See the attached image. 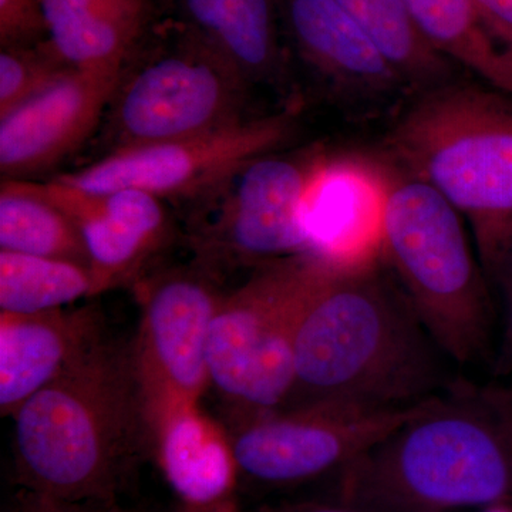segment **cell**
Masks as SVG:
<instances>
[{
	"label": "cell",
	"mask_w": 512,
	"mask_h": 512,
	"mask_svg": "<svg viewBox=\"0 0 512 512\" xmlns=\"http://www.w3.org/2000/svg\"><path fill=\"white\" fill-rule=\"evenodd\" d=\"M12 419L18 495L59 507L104 512L120 504L156 446L130 342L109 335Z\"/></svg>",
	"instance_id": "obj_1"
},
{
	"label": "cell",
	"mask_w": 512,
	"mask_h": 512,
	"mask_svg": "<svg viewBox=\"0 0 512 512\" xmlns=\"http://www.w3.org/2000/svg\"><path fill=\"white\" fill-rule=\"evenodd\" d=\"M450 365L382 261L332 266L296 330L295 382L285 406L410 409L460 383L451 379Z\"/></svg>",
	"instance_id": "obj_2"
},
{
	"label": "cell",
	"mask_w": 512,
	"mask_h": 512,
	"mask_svg": "<svg viewBox=\"0 0 512 512\" xmlns=\"http://www.w3.org/2000/svg\"><path fill=\"white\" fill-rule=\"evenodd\" d=\"M335 477L336 503L362 512L512 505V424L491 386L460 382Z\"/></svg>",
	"instance_id": "obj_3"
},
{
	"label": "cell",
	"mask_w": 512,
	"mask_h": 512,
	"mask_svg": "<svg viewBox=\"0 0 512 512\" xmlns=\"http://www.w3.org/2000/svg\"><path fill=\"white\" fill-rule=\"evenodd\" d=\"M400 170L431 185L470 225L497 282L512 255V99L494 89L427 90L389 136Z\"/></svg>",
	"instance_id": "obj_4"
},
{
	"label": "cell",
	"mask_w": 512,
	"mask_h": 512,
	"mask_svg": "<svg viewBox=\"0 0 512 512\" xmlns=\"http://www.w3.org/2000/svg\"><path fill=\"white\" fill-rule=\"evenodd\" d=\"M463 220L431 185L392 170L380 261L448 359L473 366L493 363L495 311Z\"/></svg>",
	"instance_id": "obj_5"
},
{
	"label": "cell",
	"mask_w": 512,
	"mask_h": 512,
	"mask_svg": "<svg viewBox=\"0 0 512 512\" xmlns=\"http://www.w3.org/2000/svg\"><path fill=\"white\" fill-rule=\"evenodd\" d=\"M332 266L315 254L292 256L254 269L224 293L210 330L208 375L228 421L288 403L296 330Z\"/></svg>",
	"instance_id": "obj_6"
},
{
	"label": "cell",
	"mask_w": 512,
	"mask_h": 512,
	"mask_svg": "<svg viewBox=\"0 0 512 512\" xmlns=\"http://www.w3.org/2000/svg\"><path fill=\"white\" fill-rule=\"evenodd\" d=\"M141 43L146 53L113 97L117 147L210 133L244 120L247 80L211 47L171 22Z\"/></svg>",
	"instance_id": "obj_7"
},
{
	"label": "cell",
	"mask_w": 512,
	"mask_h": 512,
	"mask_svg": "<svg viewBox=\"0 0 512 512\" xmlns=\"http://www.w3.org/2000/svg\"><path fill=\"white\" fill-rule=\"evenodd\" d=\"M136 288L141 316L131 357L157 439L165 421L200 406L210 387L208 342L225 291L195 262L143 276Z\"/></svg>",
	"instance_id": "obj_8"
},
{
	"label": "cell",
	"mask_w": 512,
	"mask_h": 512,
	"mask_svg": "<svg viewBox=\"0 0 512 512\" xmlns=\"http://www.w3.org/2000/svg\"><path fill=\"white\" fill-rule=\"evenodd\" d=\"M429 402L402 410L298 404L228 421L225 430L239 477L264 487H292L336 476Z\"/></svg>",
	"instance_id": "obj_9"
},
{
	"label": "cell",
	"mask_w": 512,
	"mask_h": 512,
	"mask_svg": "<svg viewBox=\"0 0 512 512\" xmlns=\"http://www.w3.org/2000/svg\"><path fill=\"white\" fill-rule=\"evenodd\" d=\"M318 158L268 153L239 168L218 188L220 204L192 228L195 264L218 278L224 269L311 254L302 204Z\"/></svg>",
	"instance_id": "obj_10"
},
{
	"label": "cell",
	"mask_w": 512,
	"mask_h": 512,
	"mask_svg": "<svg viewBox=\"0 0 512 512\" xmlns=\"http://www.w3.org/2000/svg\"><path fill=\"white\" fill-rule=\"evenodd\" d=\"M292 127L291 114L284 113L244 119L194 137L114 148L96 163L56 180L89 192L144 191L163 201L210 197L249 161L274 153Z\"/></svg>",
	"instance_id": "obj_11"
},
{
	"label": "cell",
	"mask_w": 512,
	"mask_h": 512,
	"mask_svg": "<svg viewBox=\"0 0 512 512\" xmlns=\"http://www.w3.org/2000/svg\"><path fill=\"white\" fill-rule=\"evenodd\" d=\"M392 170L370 158L319 157L302 204L311 254L336 268L380 262Z\"/></svg>",
	"instance_id": "obj_12"
},
{
	"label": "cell",
	"mask_w": 512,
	"mask_h": 512,
	"mask_svg": "<svg viewBox=\"0 0 512 512\" xmlns=\"http://www.w3.org/2000/svg\"><path fill=\"white\" fill-rule=\"evenodd\" d=\"M45 191L79 225L89 256L93 295L136 285L170 242L163 200L138 190L89 192L53 178Z\"/></svg>",
	"instance_id": "obj_13"
},
{
	"label": "cell",
	"mask_w": 512,
	"mask_h": 512,
	"mask_svg": "<svg viewBox=\"0 0 512 512\" xmlns=\"http://www.w3.org/2000/svg\"><path fill=\"white\" fill-rule=\"evenodd\" d=\"M123 73L67 69L0 117V171L20 180L59 163L90 136Z\"/></svg>",
	"instance_id": "obj_14"
},
{
	"label": "cell",
	"mask_w": 512,
	"mask_h": 512,
	"mask_svg": "<svg viewBox=\"0 0 512 512\" xmlns=\"http://www.w3.org/2000/svg\"><path fill=\"white\" fill-rule=\"evenodd\" d=\"M106 335L103 316L90 306L33 315L0 313L2 416L12 417Z\"/></svg>",
	"instance_id": "obj_15"
},
{
	"label": "cell",
	"mask_w": 512,
	"mask_h": 512,
	"mask_svg": "<svg viewBox=\"0 0 512 512\" xmlns=\"http://www.w3.org/2000/svg\"><path fill=\"white\" fill-rule=\"evenodd\" d=\"M282 25L313 69L350 94L387 96L407 86L336 0H278Z\"/></svg>",
	"instance_id": "obj_16"
},
{
	"label": "cell",
	"mask_w": 512,
	"mask_h": 512,
	"mask_svg": "<svg viewBox=\"0 0 512 512\" xmlns=\"http://www.w3.org/2000/svg\"><path fill=\"white\" fill-rule=\"evenodd\" d=\"M45 45L70 69L123 73L154 28L158 0H43Z\"/></svg>",
	"instance_id": "obj_17"
},
{
	"label": "cell",
	"mask_w": 512,
	"mask_h": 512,
	"mask_svg": "<svg viewBox=\"0 0 512 512\" xmlns=\"http://www.w3.org/2000/svg\"><path fill=\"white\" fill-rule=\"evenodd\" d=\"M171 22L211 47L247 83L268 82L284 66L278 0H158Z\"/></svg>",
	"instance_id": "obj_18"
},
{
	"label": "cell",
	"mask_w": 512,
	"mask_h": 512,
	"mask_svg": "<svg viewBox=\"0 0 512 512\" xmlns=\"http://www.w3.org/2000/svg\"><path fill=\"white\" fill-rule=\"evenodd\" d=\"M154 457L181 504L228 512L238 480L227 430L200 406L174 414L158 431Z\"/></svg>",
	"instance_id": "obj_19"
},
{
	"label": "cell",
	"mask_w": 512,
	"mask_h": 512,
	"mask_svg": "<svg viewBox=\"0 0 512 512\" xmlns=\"http://www.w3.org/2000/svg\"><path fill=\"white\" fill-rule=\"evenodd\" d=\"M417 28L440 55L512 99V50L485 25L473 0H404Z\"/></svg>",
	"instance_id": "obj_20"
},
{
	"label": "cell",
	"mask_w": 512,
	"mask_h": 512,
	"mask_svg": "<svg viewBox=\"0 0 512 512\" xmlns=\"http://www.w3.org/2000/svg\"><path fill=\"white\" fill-rule=\"evenodd\" d=\"M0 251L62 259L89 268L79 225L43 184L29 181L3 178L0 185Z\"/></svg>",
	"instance_id": "obj_21"
},
{
	"label": "cell",
	"mask_w": 512,
	"mask_h": 512,
	"mask_svg": "<svg viewBox=\"0 0 512 512\" xmlns=\"http://www.w3.org/2000/svg\"><path fill=\"white\" fill-rule=\"evenodd\" d=\"M375 43L407 86L431 90L451 76L453 62L417 28L404 0H336Z\"/></svg>",
	"instance_id": "obj_22"
},
{
	"label": "cell",
	"mask_w": 512,
	"mask_h": 512,
	"mask_svg": "<svg viewBox=\"0 0 512 512\" xmlns=\"http://www.w3.org/2000/svg\"><path fill=\"white\" fill-rule=\"evenodd\" d=\"M92 295L93 279L87 266L0 251V313L57 311Z\"/></svg>",
	"instance_id": "obj_23"
},
{
	"label": "cell",
	"mask_w": 512,
	"mask_h": 512,
	"mask_svg": "<svg viewBox=\"0 0 512 512\" xmlns=\"http://www.w3.org/2000/svg\"><path fill=\"white\" fill-rule=\"evenodd\" d=\"M67 69L70 67L53 56L45 43L0 50V117L55 82Z\"/></svg>",
	"instance_id": "obj_24"
},
{
	"label": "cell",
	"mask_w": 512,
	"mask_h": 512,
	"mask_svg": "<svg viewBox=\"0 0 512 512\" xmlns=\"http://www.w3.org/2000/svg\"><path fill=\"white\" fill-rule=\"evenodd\" d=\"M47 40L43 0H0V47H36Z\"/></svg>",
	"instance_id": "obj_25"
},
{
	"label": "cell",
	"mask_w": 512,
	"mask_h": 512,
	"mask_svg": "<svg viewBox=\"0 0 512 512\" xmlns=\"http://www.w3.org/2000/svg\"><path fill=\"white\" fill-rule=\"evenodd\" d=\"M497 282L503 293V318L491 365L494 367L495 376L507 377L512 375V255Z\"/></svg>",
	"instance_id": "obj_26"
},
{
	"label": "cell",
	"mask_w": 512,
	"mask_h": 512,
	"mask_svg": "<svg viewBox=\"0 0 512 512\" xmlns=\"http://www.w3.org/2000/svg\"><path fill=\"white\" fill-rule=\"evenodd\" d=\"M491 33L512 50V0H473Z\"/></svg>",
	"instance_id": "obj_27"
},
{
	"label": "cell",
	"mask_w": 512,
	"mask_h": 512,
	"mask_svg": "<svg viewBox=\"0 0 512 512\" xmlns=\"http://www.w3.org/2000/svg\"><path fill=\"white\" fill-rule=\"evenodd\" d=\"M255 512H362L348 505L329 501V503H319V501H299V503H281L274 505H264Z\"/></svg>",
	"instance_id": "obj_28"
},
{
	"label": "cell",
	"mask_w": 512,
	"mask_h": 512,
	"mask_svg": "<svg viewBox=\"0 0 512 512\" xmlns=\"http://www.w3.org/2000/svg\"><path fill=\"white\" fill-rule=\"evenodd\" d=\"M15 512H93L86 510H77V508L59 507V505L46 504L42 501L33 500V498L18 495ZM106 512V511H104Z\"/></svg>",
	"instance_id": "obj_29"
},
{
	"label": "cell",
	"mask_w": 512,
	"mask_h": 512,
	"mask_svg": "<svg viewBox=\"0 0 512 512\" xmlns=\"http://www.w3.org/2000/svg\"><path fill=\"white\" fill-rule=\"evenodd\" d=\"M497 402L500 403L501 409L504 410L505 416L508 417L512 424V384L508 386H491Z\"/></svg>",
	"instance_id": "obj_30"
},
{
	"label": "cell",
	"mask_w": 512,
	"mask_h": 512,
	"mask_svg": "<svg viewBox=\"0 0 512 512\" xmlns=\"http://www.w3.org/2000/svg\"><path fill=\"white\" fill-rule=\"evenodd\" d=\"M165 512H214V511L201 510V508H194V507H190V505L178 503L177 505H174L173 508H170V510H167Z\"/></svg>",
	"instance_id": "obj_31"
},
{
	"label": "cell",
	"mask_w": 512,
	"mask_h": 512,
	"mask_svg": "<svg viewBox=\"0 0 512 512\" xmlns=\"http://www.w3.org/2000/svg\"><path fill=\"white\" fill-rule=\"evenodd\" d=\"M106 512H141L138 510H134V508L124 507V505L117 504L114 507L109 508Z\"/></svg>",
	"instance_id": "obj_32"
}]
</instances>
